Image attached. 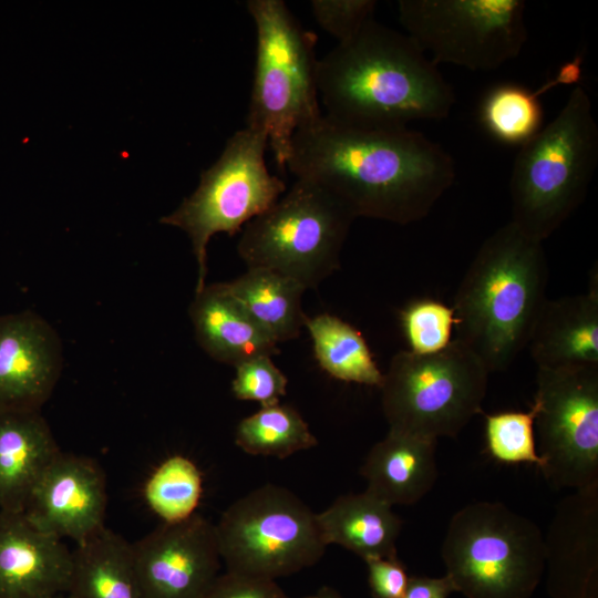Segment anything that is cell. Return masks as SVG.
<instances>
[{
  "instance_id": "7402d4cb",
  "label": "cell",
  "mask_w": 598,
  "mask_h": 598,
  "mask_svg": "<svg viewBox=\"0 0 598 598\" xmlns=\"http://www.w3.org/2000/svg\"><path fill=\"white\" fill-rule=\"evenodd\" d=\"M316 518L327 546L340 545L364 561L398 556L403 522L392 506L365 491L339 496Z\"/></svg>"
},
{
  "instance_id": "d6a6232c",
  "label": "cell",
  "mask_w": 598,
  "mask_h": 598,
  "mask_svg": "<svg viewBox=\"0 0 598 598\" xmlns=\"http://www.w3.org/2000/svg\"><path fill=\"white\" fill-rule=\"evenodd\" d=\"M202 598H287L276 580L238 573L219 574Z\"/></svg>"
},
{
  "instance_id": "cb8c5ba5",
  "label": "cell",
  "mask_w": 598,
  "mask_h": 598,
  "mask_svg": "<svg viewBox=\"0 0 598 598\" xmlns=\"http://www.w3.org/2000/svg\"><path fill=\"white\" fill-rule=\"evenodd\" d=\"M230 295L277 344L300 336L308 316L302 310L307 290L296 280L264 268H247L225 282Z\"/></svg>"
},
{
  "instance_id": "3957f363",
  "label": "cell",
  "mask_w": 598,
  "mask_h": 598,
  "mask_svg": "<svg viewBox=\"0 0 598 598\" xmlns=\"http://www.w3.org/2000/svg\"><path fill=\"white\" fill-rule=\"evenodd\" d=\"M543 243L511 221L481 245L455 293L456 339L487 371L506 370L527 347L546 298Z\"/></svg>"
},
{
  "instance_id": "83f0119b",
  "label": "cell",
  "mask_w": 598,
  "mask_h": 598,
  "mask_svg": "<svg viewBox=\"0 0 598 598\" xmlns=\"http://www.w3.org/2000/svg\"><path fill=\"white\" fill-rule=\"evenodd\" d=\"M202 494V473L192 460L183 455L164 460L143 489L147 506L164 523H177L195 515Z\"/></svg>"
},
{
  "instance_id": "8992f818",
  "label": "cell",
  "mask_w": 598,
  "mask_h": 598,
  "mask_svg": "<svg viewBox=\"0 0 598 598\" xmlns=\"http://www.w3.org/2000/svg\"><path fill=\"white\" fill-rule=\"evenodd\" d=\"M441 554L445 575L466 598H530L545 573V537L538 526L496 502L456 512Z\"/></svg>"
},
{
  "instance_id": "e575fe53",
  "label": "cell",
  "mask_w": 598,
  "mask_h": 598,
  "mask_svg": "<svg viewBox=\"0 0 598 598\" xmlns=\"http://www.w3.org/2000/svg\"><path fill=\"white\" fill-rule=\"evenodd\" d=\"M455 591L451 579L443 577L410 576L401 598H448Z\"/></svg>"
},
{
  "instance_id": "8d00e7d4",
  "label": "cell",
  "mask_w": 598,
  "mask_h": 598,
  "mask_svg": "<svg viewBox=\"0 0 598 598\" xmlns=\"http://www.w3.org/2000/svg\"><path fill=\"white\" fill-rule=\"evenodd\" d=\"M53 598H69V597L65 594H63V595L55 596Z\"/></svg>"
},
{
  "instance_id": "4fadbf2b",
  "label": "cell",
  "mask_w": 598,
  "mask_h": 598,
  "mask_svg": "<svg viewBox=\"0 0 598 598\" xmlns=\"http://www.w3.org/2000/svg\"><path fill=\"white\" fill-rule=\"evenodd\" d=\"M132 546L141 598H202L219 575L215 524L197 513Z\"/></svg>"
},
{
  "instance_id": "836d02e7",
  "label": "cell",
  "mask_w": 598,
  "mask_h": 598,
  "mask_svg": "<svg viewBox=\"0 0 598 598\" xmlns=\"http://www.w3.org/2000/svg\"><path fill=\"white\" fill-rule=\"evenodd\" d=\"M368 582L373 598H401L410 576L398 556L365 560Z\"/></svg>"
},
{
  "instance_id": "6da1fadb",
  "label": "cell",
  "mask_w": 598,
  "mask_h": 598,
  "mask_svg": "<svg viewBox=\"0 0 598 598\" xmlns=\"http://www.w3.org/2000/svg\"><path fill=\"white\" fill-rule=\"evenodd\" d=\"M286 168L323 187L354 218L400 225L426 217L456 175L451 154L417 131L347 125L323 114L295 133Z\"/></svg>"
},
{
  "instance_id": "603a6c76",
  "label": "cell",
  "mask_w": 598,
  "mask_h": 598,
  "mask_svg": "<svg viewBox=\"0 0 598 598\" xmlns=\"http://www.w3.org/2000/svg\"><path fill=\"white\" fill-rule=\"evenodd\" d=\"M69 598H141L133 546L103 527L72 551Z\"/></svg>"
},
{
  "instance_id": "277c9868",
  "label": "cell",
  "mask_w": 598,
  "mask_h": 598,
  "mask_svg": "<svg viewBox=\"0 0 598 598\" xmlns=\"http://www.w3.org/2000/svg\"><path fill=\"white\" fill-rule=\"evenodd\" d=\"M519 147L509 221L543 243L584 202L598 164V125L586 90L576 86L557 116Z\"/></svg>"
},
{
  "instance_id": "5bb4252c",
  "label": "cell",
  "mask_w": 598,
  "mask_h": 598,
  "mask_svg": "<svg viewBox=\"0 0 598 598\" xmlns=\"http://www.w3.org/2000/svg\"><path fill=\"white\" fill-rule=\"evenodd\" d=\"M106 481L92 458L60 453L33 488L23 511L41 530L83 544L104 526Z\"/></svg>"
},
{
  "instance_id": "d6986e66",
  "label": "cell",
  "mask_w": 598,
  "mask_h": 598,
  "mask_svg": "<svg viewBox=\"0 0 598 598\" xmlns=\"http://www.w3.org/2000/svg\"><path fill=\"white\" fill-rule=\"evenodd\" d=\"M60 453L40 411L0 409V511L23 512Z\"/></svg>"
},
{
  "instance_id": "74e56055",
  "label": "cell",
  "mask_w": 598,
  "mask_h": 598,
  "mask_svg": "<svg viewBox=\"0 0 598 598\" xmlns=\"http://www.w3.org/2000/svg\"><path fill=\"white\" fill-rule=\"evenodd\" d=\"M288 598V597H287ZM302 598H316L315 595H311V596H306V597H302Z\"/></svg>"
},
{
  "instance_id": "d590c367",
  "label": "cell",
  "mask_w": 598,
  "mask_h": 598,
  "mask_svg": "<svg viewBox=\"0 0 598 598\" xmlns=\"http://www.w3.org/2000/svg\"><path fill=\"white\" fill-rule=\"evenodd\" d=\"M316 598H343L334 588L322 586L316 594Z\"/></svg>"
},
{
  "instance_id": "30bf717a",
  "label": "cell",
  "mask_w": 598,
  "mask_h": 598,
  "mask_svg": "<svg viewBox=\"0 0 598 598\" xmlns=\"http://www.w3.org/2000/svg\"><path fill=\"white\" fill-rule=\"evenodd\" d=\"M215 532L227 571L270 580L313 566L327 549L316 513L274 484L230 504Z\"/></svg>"
},
{
  "instance_id": "7c38bea8",
  "label": "cell",
  "mask_w": 598,
  "mask_h": 598,
  "mask_svg": "<svg viewBox=\"0 0 598 598\" xmlns=\"http://www.w3.org/2000/svg\"><path fill=\"white\" fill-rule=\"evenodd\" d=\"M536 448L557 489L598 486V367L537 368Z\"/></svg>"
},
{
  "instance_id": "ac0fdd59",
  "label": "cell",
  "mask_w": 598,
  "mask_h": 598,
  "mask_svg": "<svg viewBox=\"0 0 598 598\" xmlns=\"http://www.w3.org/2000/svg\"><path fill=\"white\" fill-rule=\"evenodd\" d=\"M540 369L598 367V277L586 293L546 299L527 347Z\"/></svg>"
},
{
  "instance_id": "2e32d148",
  "label": "cell",
  "mask_w": 598,
  "mask_h": 598,
  "mask_svg": "<svg viewBox=\"0 0 598 598\" xmlns=\"http://www.w3.org/2000/svg\"><path fill=\"white\" fill-rule=\"evenodd\" d=\"M545 551L551 598H598V486L558 504Z\"/></svg>"
},
{
  "instance_id": "484cf974",
  "label": "cell",
  "mask_w": 598,
  "mask_h": 598,
  "mask_svg": "<svg viewBox=\"0 0 598 598\" xmlns=\"http://www.w3.org/2000/svg\"><path fill=\"white\" fill-rule=\"evenodd\" d=\"M235 443L250 455L286 458L318 444L307 422L292 406L275 404L260 408L239 421Z\"/></svg>"
},
{
  "instance_id": "4316f807",
  "label": "cell",
  "mask_w": 598,
  "mask_h": 598,
  "mask_svg": "<svg viewBox=\"0 0 598 598\" xmlns=\"http://www.w3.org/2000/svg\"><path fill=\"white\" fill-rule=\"evenodd\" d=\"M542 94L539 89L532 92L515 83L497 84L481 102V123L496 141L522 146L542 128Z\"/></svg>"
},
{
  "instance_id": "8fae6325",
  "label": "cell",
  "mask_w": 598,
  "mask_h": 598,
  "mask_svg": "<svg viewBox=\"0 0 598 598\" xmlns=\"http://www.w3.org/2000/svg\"><path fill=\"white\" fill-rule=\"evenodd\" d=\"M522 0H400L406 34L434 64L492 71L519 55L527 40Z\"/></svg>"
},
{
  "instance_id": "9a60e30c",
  "label": "cell",
  "mask_w": 598,
  "mask_h": 598,
  "mask_svg": "<svg viewBox=\"0 0 598 598\" xmlns=\"http://www.w3.org/2000/svg\"><path fill=\"white\" fill-rule=\"evenodd\" d=\"M56 332L32 311L0 316V409L37 410L61 371Z\"/></svg>"
},
{
  "instance_id": "4dcf8cb0",
  "label": "cell",
  "mask_w": 598,
  "mask_h": 598,
  "mask_svg": "<svg viewBox=\"0 0 598 598\" xmlns=\"http://www.w3.org/2000/svg\"><path fill=\"white\" fill-rule=\"evenodd\" d=\"M231 391L236 399L256 401L261 408L280 403L287 393L288 379L272 357L260 355L235 367Z\"/></svg>"
},
{
  "instance_id": "f1b7e54d",
  "label": "cell",
  "mask_w": 598,
  "mask_h": 598,
  "mask_svg": "<svg viewBox=\"0 0 598 598\" xmlns=\"http://www.w3.org/2000/svg\"><path fill=\"white\" fill-rule=\"evenodd\" d=\"M484 417L486 451L494 460L505 464H534L539 471L544 467L536 448L534 405L527 412L505 411L484 414Z\"/></svg>"
},
{
  "instance_id": "f546056e",
  "label": "cell",
  "mask_w": 598,
  "mask_h": 598,
  "mask_svg": "<svg viewBox=\"0 0 598 598\" xmlns=\"http://www.w3.org/2000/svg\"><path fill=\"white\" fill-rule=\"evenodd\" d=\"M400 319L409 351L413 353H435L452 341L454 310L437 300H413L402 309Z\"/></svg>"
},
{
  "instance_id": "d4e9b609",
  "label": "cell",
  "mask_w": 598,
  "mask_h": 598,
  "mask_svg": "<svg viewBox=\"0 0 598 598\" xmlns=\"http://www.w3.org/2000/svg\"><path fill=\"white\" fill-rule=\"evenodd\" d=\"M305 328L310 333L316 360L324 372L340 381L380 389L383 373L358 329L330 313L307 317Z\"/></svg>"
},
{
  "instance_id": "7a4b0ae2",
  "label": "cell",
  "mask_w": 598,
  "mask_h": 598,
  "mask_svg": "<svg viewBox=\"0 0 598 598\" xmlns=\"http://www.w3.org/2000/svg\"><path fill=\"white\" fill-rule=\"evenodd\" d=\"M317 87L327 117L363 127H403L446 118L451 84L408 35L369 20L317 61Z\"/></svg>"
},
{
  "instance_id": "44dd1931",
  "label": "cell",
  "mask_w": 598,
  "mask_h": 598,
  "mask_svg": "<svg viewBox=\"0 0 598 598\" xmlns=\"http://www.w3.org/2000/svg\"><path fill=\"white\" fill-rule=\"evenodd\" d=\"M435 451L436 441L389 430L361 466L365 492L390 506L417 503L436 482Z\"/></svg>"
},
{
  "instance_id": "1f68e13d",
  "label": "cell",
  "mask_w": 598,
  "mask_h": 598,
  "mask_svg": "<svg viewBox=\"0 0 598 598\" xmlns=\"http://www.w3.org/2000/svg\"><path fill=\"white\" fill-rule=\"evenodd\" d=\"M311 12L317 23L329 34L344 42L373 19L374 0H312Z\"/></svg>"
},
{
  "instance_id": "ffe728a7",
  "label": "cell",
  "mask_w": 598,
  "mask_h": 598,
  "mask_svg": "<svg viewBox=\"0 0 598 598\" xmlns=\"http://www.w3.org/2000/svg\"><path fill=\"white\" fill-rule=\"evenodd\" d=\"M189 317L200 348L234 368L251 358L279 353L272 341L230 295L225 282L195 292Z\"/></svg>"
},
{
  "instance_id": "9c48e42d",
  "label": "cell",
  "mask_w": 598,
  "mask_h": 598,
  "mask_svg": "<svg viewBox=\"0 0 598 598\" xmlns=\"http://www.w3.org/2000/svg\"><path fill=\"white\" fill-rule=\"evenodd\" d=\"M267 136L245 127L227 141L219 158L200 174L194 193L162 224L184 230L198 266L195 292L205 287L207 245L218 233L234 236L267 210L286 192L285 182L269 172L265 153Z\"/></svg>"
},
{
  "instance_id": "ba28073f",
  "label": "cell",
  "mask_w": 598,
  "mask_h": 598,
  "mask_svg": "<svg viewBox=\"0 0 598 598\" xmlns=\"http://www.w3.org/2000/svg\"><path fill=\"white\" fill-rule=\"evenodd\" d=\"M354 219L323 187L297 178L274 205L245 225L237 252L247 268L269 269L315 289L339 269Z\"/></svg>"
},
{
  "instance_id": "e0dca14e",
  "label": "cell",
  "mask_w": 598,
  "mask_h": 598,
  "mask_svg": "<svg viewBox=\"0 0 598 598\" xmlns=\"http://www.w3.org/2000/svg\"><path fill=\"white\" fill-rule=\"evenodd\" d=\"M72 551L23 512L0 511V598H53L66 592Z\"/></svg>"
},
{
  "instance_id": "52a82bcc",
  "label": "cell",
  "mask_w": 598,
  "mask_h": 598,
  "mask_svg": "<svg viewBox=\"0 0 598 598\" xmlns=\"http://www.w3.org/2000/svg\"><path fill=\"white\" fill-rule=\"evenodd\" d=\"M488 374L461 340L443 350L395 353L380 386L389 430L431 441L455 437L482 413Z\"/></svg>"
},
{
  "instance_id": "5b68a950",
  "label": "cell",
  "mask_w": 598,
  "mask_h": 598,
  "mask_svg": "<svg viewBox=\"0 0 598 598\" xmlns=\"http://www.w3.org/2000/svg\"><path fill=\"white\" fill-rule=\"evenodd\" d=\"M256 28L254 82L246 126L267 136L281 173L295 133L322 115L317 87V37L282 0H248Z\"/></svg>"
}]
</instances>
